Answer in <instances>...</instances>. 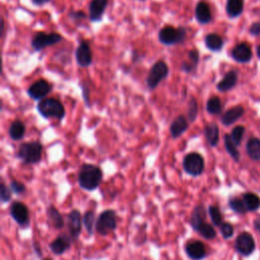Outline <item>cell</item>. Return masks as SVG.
Listing matches in <instances>:
<instances>
[{"label":"cell","mask_w":260,"mask_h":260,"mask_svg":"<svg viewBox=\"0 0 260 260\" xmlns=\"http://www.w3.org/2000/svg\"><path fill=\"white\" fill-rule=\"evenodd\" d=\"M103 179L100 167L91 164H83L78 173V184L81 188L91 191L99 187Z\"/></svg>","instance_id":"6da1fadb"},{"label":"cell","mask_w":260,"mask_h":260,"mask_svg":"<svg viewBox=\"0 0 260 260\" xmlns=\"http://www.w3.org/2000/svg\"><path fill=\"white\" fill-rule=\"evenodd\" d=\"M43 145L39 141H29L21 143L18 147L16 156L24 164H37L41 160Z\"/></svg>","instance_id":"7a4b0ae2"},{"label":"cell","mask_w":260,"mask_h":260,"mask_svg":"<svg viewBox=\"0 0 260 260\" xmlns=\"http://www.w3.org/2000/svg\"><path fill=\"white\" fill-rule=\"evenodd\" d=\"M37 109L39 113L46 119L54 118L62 120L65 116V109L62 103L54 98H49L39 102Z\"/></svg>","instance_id":"3957f363"},{"label":"cell","mask_w":260,"mask_h":260,"mask_svg":"<svg viewBox=\"0 0 260 260\" xmlns=\"http://www.w3.org/2000/svg\"><path fill=\"white\" fill-rule=\"evenodd\" d=\"M187 36L186 29L182 26L175 27L173 25H166L158 31V41L166 46L181 44L185 41Z\"/></svg>","instance_id":"277c9868"},{"label":"cell","mask_w":260,"mask_h":260,"mask_svg":"<svg viewBox=\"0 0 260 260\" xmlns=\"http://www.w3.org/2000/svg\"><path fill=\"white\" fill-rule=\"evenodd\" d=\"M117 226V214L113 209H107L103 211L95 222V230L102 236H107Z\"/></svg>","instance_id":"5b68a950"},{"label":"cell","mask_w":260,"mask_h":260,"mask_svg":"<svg viewBox=\"0 0 260 260\" xmlns=\"http://www.w3.org/2000/svg\"><path fill=\"white\" fill-rule=\"evenodd\" d=\"M169 74V67L162 60L157 61L150 68L146 77V85L149 89H154L158 83L164 80Z\"/></svg>","instance_id":"8992f818"},{"label":"cell","mask_w":260,"mask_h":260,"mask_svg":"<svg viewBox=\"0 0 260 260\" xmlns=\"http://www.w3.org/2000/svg\"><path fill=\"white\" fill-rule=\"evenodd\" d=\"M184 171L191 176H199L204 171V159L197 152H190L183 159Z\"/></svg>","instance_id":"52a82bcc"},{"label":"cell","mask_w":260,"mask_h":260,"mask_svg":"<svg viewBox=\"0 0 260 260\" xmlns=\"http://www.w3.org/2000/svg\"><path fill=\"white\" fill-rule=\"evenodd\" d=\"M61 41H62V37L57 32L46 34L44 31H39L32 37L30 44L36 51H41L46 47L55 45Z\"/></svg>","instance_id":"ba28073f"},{"label":"cell","mask_w":260,"mask_h":260,"mask_svg":"<svg viewBox=\"0 0 260 260\" xmlns=\"http://www.w3.org/2000/svg\"><path fill=\"white\" fill-rule=\"evenodd\" d=\"M235 247L242 256H249L254 252L256 245L253 236L248 232H243L237 237Z\"/></svg>","instance_id":"9c48e42d"},{"label":"cell","mask_w":260,"mask_h":260,"mask_svg":"<svg viewBox=\"0 0 260 260\" xmlns=\"http://www.w3.org/2000/svg\"><path fill=\"white\" fill-rule=\"evenodd\" d=\"M10 215L22 228L29 224V213L27 207L20 201H14L10 205Z\"/></svg>","instance_id":"30bf717a"},{"label":"cell","mask_w":260,"mask_h":260,"mask_svg":"<svg viewBox=\"0 0 260 260\" xmlns=\"http://www.w3.org/2000/svg\"><path fill=\"white\" fill-rule=\"evenodd\" d=\"M51 90L52 85L47 80L39 79L28 87L27 93L31 99L36 101H42Z\"/></svg>","instance_id":"8fae6325"},{"label":"cell","mask_w":260,"mask_h":260,"mask_svg":"<svg viewBox=\"0 0 260 260\" xmlns=\"http://www.w3.org/2000/svg\"><path fill=\"white\" fill-rule=\"evenodd\" d=\"M76 62L80 67H87L91 64L92 53L87 41H81L75 52Z\"/></svg>","instance_id":"7c38bea8"},{"label":"cell","mask_w":260,"mask_h":260,"mask_svg":"<svg viewBox=\"0 0 260 260\" xmlns=\"http://www.w3.org/2000/svg\"><path fill=\"white\" fill-rule=\"evenodd\" d=\"M231 56L238 63H248L252 59V49L248 43L242 42L232 49Z\"/></svg>","instance_id":"4fadbf2b"},{"label":"cell","mask_w":260,"mask_h":260,"mask_svg":"<svg viewBox=\"0 0 260 260\" xmlns=\"http://www.w3.org/2000/svg\"><path fill=\"white\" fill-rule=\"evenodd\" d=\"M67 224L70 233V238L73 240L77 239L81 232V215L78 210L73 209L70 211L67 216Z\"/></svg>","instance_id":"5bb4252c"},{"label":"cell","mask_w":260,"mask_h":260,"mask_svg":"<svg viewBox=\"0 0 260 260\" xmlns=\"http://www.w3.org/2000/svg\"><path fill=\"white\" fill-rule=\"evenodd\" d=\"M185 252L192 260H201L206 256V248L200 241H193L186 244Z\"/></svg>","instance_id":"9a60e30c"},{"label":"cell","mask_w":260,"mask_h":260,"mask_svg":"<svg viewBox=\"0 0 260 260\" xmlns=\"http://www.w3.org/2000/svg\"><path fill=\"white\" fill-rule=\"evenodd\" d=\"M109 0H91L88 6L89 20L92 22L101 21Z\"/></svg>","instance_id":"2e32d148"},{"label":"cell","mask_w":260,"mask_h":260,"mask_svg":"<svg viewBox=\"0 0 260 260\" xmlns=\"http://www.w3.org/2000/svg\"><path fill=\"white\" fill-rule=\"evenodd\" d=\"M71 240L72 239L66 235H60L50 243L49 248L54 254L61 255L70 248Z\"/></svg>","instance_id":"e0dca14e"},{"label":"cell","mask_w":260,"mask_h":260,"mask_svg":"<svg viewBox=\"0 0 260 260\" xmlns=\"http://www.w3.org/2000/svg\"><path fill=\"white\" fill-rule=\"evenodd\" d=\"M244 113H245V110L243 106L238 105V106L232 107L229 110H226L221 116V123L224 126H230L235 122H237L244 115Z\"/></svg>","instance_id":"ac0fdd59"},{"label":"cell","mask_w":260,"mask_h":260,"mask_svg":"<svg viewBox=\"0 0 260 260\" xmlns=\"http://www.w3.org/2000/svg\"><path fill=\"white\" fill-rule=\"evenodd\" d=\"M238 82V72L235 70H231L226 72L223 78L216 84V88L218 91L225 92L235 87Z\"/></svg>","instance_id":"d6986e66"},{"label":"cell","mask_w":260,"mask_h":260,"mask_svg":"<svg viewBox=\"0 0 260 260\" xmlns=\"http://www.w3.org/2000/svg\"><path fill=\"white\" fill-rule=\"evenodd\" d=\"M195 18L201 24H206L211 21V11L209 5L204 2L200 1L197 3L195 7Z\"/></svg>","instance_id":"ffe728a7"},{"label":"cell","mask_w":260,"mask_h":260,"mask_svg":"<svg viewBox=\"0 0 260 260\" xmlns=\"http://www.w3.org/2000/svg\"><path fill=\"white\" fill-rule=\"evenodd\" d=\"M188 129V121L184 116H178L170 125V133L173 138L181 136Z\"/></svg>","instance_id":"44dd1931"},{"label":"cell","mask_w":260,"mask_h":260,"mask_svg":"<svg viewBox=\"0 0 260 260\" xmlns=\"http://www.w3.org/2000/svg\"><path fill=\"white\" fill-rule=\"evenodd\" d=\"M205 46L208 50L212 52H218L223 47V40L217 34H208L204 38Z\"/></svg>","instance_id":"7402d4cb"},{"label":"cell","mask_w":260,"mask_h":260,"mask_svg":"<svg viewBox=\"0 0 260 260\" xmlns=\"http://www.w3.org/2000/svg\"><path fill=\"white\" fill-rule=\"evenodd\" d=\"M204 135L210 146H216L219 139V129L215 123H209L204 127Z\"/></svg>","instance_id":"603a6c76"},{"label":"cell","mask_w":260,"mask_h":260,"mask_svg":"<svg viewBox=\"0 0 260 260\" xmlns=\"http://www.w3.org/2000/svg\"><path fill=\"white\" fill-rule=\"evenodd\" d=\"M198 62H199V53L196 49H193L188 53V61L186 60L181 64V69L187 73L192 72L196 69Z\"/></svg>","instance_id":"cb8c5ba5"},{"label":"cell","mask_w":260,"mask_h":260,"mask_svg":"<svg viewBox=\"0 0 260 260\" xmlns=\"http://www.w3.org/2000/svg\"><path fill=\"white\" fill-rule=\"evenodd\" d=\"M244 9V0H228L225 11L229 17L236 18L240 16Z\"/></svg>","instance_id":"d4e9b609"},{"label":"cell","mask_w":260,"mask_h":260,"mask_svg":"<svg viewBox=\"0 0 260 260\" xmlns=\"http://www.w3.org/2000/svg\"><path fill=\"white\" fill-rule=\"evenodd\" d=\"M25 133V126L20 120H14L8 129V134L11 139L19 140L24 136Z\"/></svg>","instance_id":"484cf974"},{"label":"cell","mask_w":260,"mask_h":260,"mask_svg":"<svg viewBox=\"0 0 260 260\" xmlns=\"http://www.w3.org/2000/svg\"><path fill=\"white\" fill-rule=\"evenodd\" d=\"M246 151L248 155L254 160H260V139L252 137L246 144Z\"/></svg>","instance_id":"4316f807"},{"label":"cell","mask_w":260,"mask_h":260,"mask_svg":"<svg viewBox=\"0 0 260 260\" xmlns=\"http://www.w3.org/2000/svg\"><path fill=\"white\" fill-rule=\"evenodd\" d=\"M205 216H206V210H205L204 206L202 204L195 206V208L192 211L191 220H190L192 228L194 230H196L199 224H201L203 221H205L204 220Z\"/></svg>","instance_id":"83f0119b"},{"label":"cell","mask_w":260,"mask_h":260,"mask_svg":"<svg viewBox=\"0 0 260 260\" xmlns=\"http://www.w3.org/2000/svg\"><path fill=\"white\" fill-rule=\"evenodd\" d=\"M247 209L249 211H256L260 207V197L252 192H247L243 194L242 197Z\"/></svg>","instance_id":"f1b7e54d"},{"label":"cell","mask_w":260,"mask_h":260,"mask_svg":"<svg viewBox=\"0 0 260 260\" xmlns=\"http://www.w3.org/2000/svg\"><path fill=\"white\" fill-rule=\"evenodd\" d=\"M48 218H49V221L50 223L56 228V229H61L64 226V220H63V217L62 215L60 214V212L58 211L57 208H55L54 206H50L48 208Z\"/></svg>","instance_id":"f546056e"},{"label":"cell","mask_w":260,"mask_h":260,"mask_svg":"<svg viewBox=\"0 0 260 260\" xmlns=\"http://www.w3.org/2000/svg\"><path fill=\"white\" fill-rule=\"evenodd\" d=\"M223 141H224V146H225L228 153L232 156V158L235 161H239L240 160V152L237 148L236 143L233 141L231 134H225L223 137Z\"/></svg>","instance_id":"4dcf8cb0"},{"label":"cell","mask_w":260,"mask_h":260,"mask_svg":"<svg viewBox=\"0 0 260 260\" xmlns=\"http://www.w3.org/2000/svg\"><path fill=\"white\" fill-rule=\"evenodd\" d=\"M195 231L198 232L203 238H205L207 240H211L216 237V232H215L214 228L206 221H203L201 224H199Z\"/></svg>","instance_id":"1f68e13d"},{"label":"cell","mask_w":260,"mask_h":260,"mask_svg":"<svg viewBox=\"0 0 260 260\" xmlns=\"http://www.w3.org/2000/svg\"><path fill=\"white\" fill-rule=\"evenodd\" d=\"M206 110L211 115H217L222 110V104L218 96H211L206 103Z\"/></svg>","instance_id":"d6a6232c"},{"label":"cell","mask_w":260,"mask_h":260,"mask_svg":"<svg viewBox=\"0 0 260 260\" xmlns=\"http://www.w3.org/2000/svg\"><path fill=\"white\" fill-rule=\"evenodd\" d=\"M229 206L237 213H246L248 211L244 201L242 198H239V197H231L229 199Z\"/></svg>","instance_id":"836d02e7"},{"label":"cell","mask_w":260,"mask_h":260,"mask_svg":"<svg viewBox=\"0 0 260 260\" xmlns=\"http://www.w3.org/2000/svg\"><path fill=\"white\" fill-rule=\"evenodd\" d=\"M208 214L210 216V219L212 223L216 226H220L222 223V214L220 212V209L216 205H210L208 207Z\"/></svg>","instance_id":"e575fe53"},{"label":"cell","mask_w":260,"mask_h":260,"mask_svg":"<svg viewBox=\"0 0 260 260\" xmlns=\"http://www.w3.org/2000/svg\"><path fill=\"white\" fill-rule=\"evenodd\" d=\"M95 221V214L93 211L88 210L83 215V224L89 235H92L93 232V224Z\"/></svg>","instance_id":"d590c367"},{"label":"cell","mask_w":260,"mask_h":260,"mask_svg":"<svg viewBox=\"0 0 260 260\" xmlns=\"http://www.w3.org/2000/svg\"><path fill=\"white\" fill-rule=\"evenodd\" d=\"M244 134H245V127L244 126L238 125V126L233 128V130L231 132V137H232L233 141L236 143L237 146L241 144Z\"/></svg>","instance_id":"8d00e7d4"},{"label":"cell","mask_w":260,"mask_h":260,"mask_svg":"<svg viewBox=\"0 0 260 260\" xmlns=\"http://www.w3.org/2000/svg\"><path fill=\"white\" fill-rule=\"evenodd\" d=\"M197 115H198L197 102L194 98H191L189 101V104H188V114H187L188 120L191 122H194L197 118Z\"/></svg>","instance_id":"74e56055"},{"label":"cell","mask_w":260,"mask_h":260,"mask_svg":"<svg viewBox=\"0 0 260 260\" xmlns=\"http://www.w3.org/2000/svg\"><path fill=\"white\" fill-rule=\"evenodd\" d=\"M219 229H220L221 236L224 239H230L234 235V226L230 222H222Z\"/></svg>","instance_id":"f35d334b"},{"label":"cell","mask_w":260,"mask_h":260,"mask_svg":"<svg viewBox=\"0 0 260 260\" xmlns=\"http://www.w3.org/2000/svg\"><path fill=\"white\" fill-rule=\"evenodd\" d=\"M11 198V193L8 189V187L5 185V184H1V187H0V199H1V202L2 203H5L7 201H9Z\"/></svg>","instance_id":"ab89813d"},{"label":"cell","mask_w":260,"mask_h":260,"mask_svg":"<svg viewBox=\"0 0 260 260\" xmlns=\"http://www.w3.org/2000/svg\"><path fill=\"white\" fill-rule=\"evenodd\" d=\"M10 189L16 194H21L25 191L24 185L22 183L16 181V180H13V181L10 182Z\"/></svg>","instance_id":"60d3db41"},{"label":"cell","mask_w":260,"mask_h":260,"mask_svg":"<svg viewBox=\"0 0 260 260\" xmlns=\"http://www.w3.org/2000/svg\"><path fill=\"white\" fill-rule=\"evenodd\" d=\"M249 32L250 35L252 36H259L260 35V21H256V22H253L251 24V26L249 27Z\"/></svg>","instance_id":"b9f144b4"},{"label":"cell","mask_w":260,"mask_h":260,"mask_svg":"<svg viewBox=\"0 0 260 260\" xmlns=\"http://www.w3.org/2000/svg\"><path fill=\"white\" fill-rule=\"evenodd\" d=\"M69 16L70 17H72V18H74V19H79V18H85L86 17V15L84 14V12L83 11H71L70 13H69Z\"/></svg>","instance_id":"7bdbcfd3"},{"label":"cell","mask_w":260,"mask_h":260,"mask_svg":"<svg viewBox=\"0 0 260 260\" xmlns=\"http://www.w3.org/2000/svg\"><path fill=\"white\" fill-rule=\"evenodd\" d=\"M32 4L37 5V6H41V5H45L46 3L50 2V0H31Z\"/></svg>","instance_id":"ee69618b"},{"label":"cell","mask_w":260,"mask_h":260,"mask_svg":"<svg viewBox=\"0 0 260 260\" xmlns=\"http://www.w3.org/2000/svg\"><path fill=\"white\" fill-rule=\"evenodd\" d=\"M254 225H255V229L260 232V219L255 220V221H254Z\"/></svg>","instance_id":"f6af8a7d"},{"label":"cell","mask_w":260,"mask_h":260,"mask_svg":"<svg viewBox=\"0 0 260 260\" xmlns=\"http://www.w3.org/2000/svg\"><path fill=\"white\" fill-rule=\"evenodd\" d=\"M256 52H257V56H258V58L260 59V45L257 47V49H256Z\"/></svg>","instance_id":"bcb514c9"},{"label":"cell","mask_w":260,"mask_h":260,"mask_svg":"<svg viewBox=\"0 0 260 260\" xmlns=\"http://www.w3.org/2000/svg\"><path fill=\"white\" fill-rule=\"evenodd\" d=\"M44 260H51V259H44Z\"/></svg>","instance_id":"7dc6e473"}]
</instances>
